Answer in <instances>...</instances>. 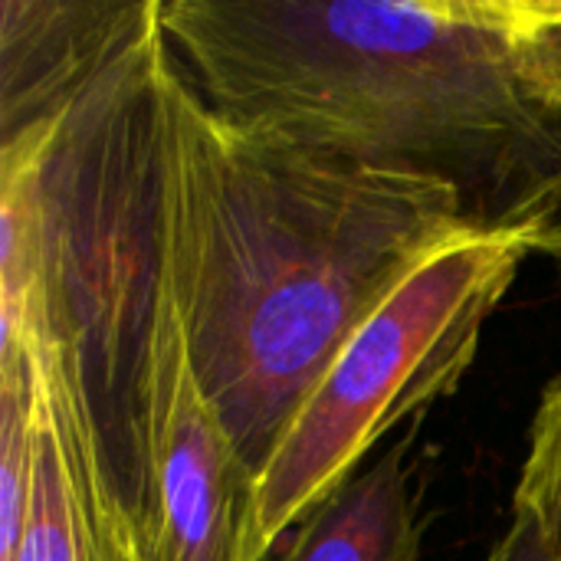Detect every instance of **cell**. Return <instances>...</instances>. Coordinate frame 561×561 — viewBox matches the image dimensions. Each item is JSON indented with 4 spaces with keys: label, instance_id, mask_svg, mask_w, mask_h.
Segmentation results:
<instances>
[{
    "label": "cell",
    "instance_id": "2",
    "mask_svg": "<svg viewBox=\"0 0 561 561\" xmlns=\"http://www.w3.org/2000/svg\"><path fill=\"white\" fill-rule=\"evenodd\" d=\"M168 56L158 0L62 112L0 138V368L33 365L62 457L112 483L141 542L168 299Z\"/></svg>",
    "mask_w": 561,
    "mask_h": 561
},
{
    "label": "cell",
    "instance_id": "4",
    "mask_svg": "<svg viewBox=\"0 0 561 561\" xmlns=\"http://www.w3.org/2000/svg\"><path fill=\"white\" fill-rule=\"evenodd\" d=\"M539 240V230L467 233L352 335L256 477V561L352 480L381 437L457 391L493 309Z\"/></svg>",
    "mask_w": 561,
    "mask_h": 561
},
{
    "label": "cell",
    "instance_id": "8",
    "mask_svg": "<svg viewBox=\"0 0 561 561\" xmlns=\"http://www.w3.org/2000/svg\"><path fill=\"white\" fill-rule=\"evenodd\" d=\"M10 561H95L89 536L79 519V510L72 503V490L66 480V467H62L59 444H56L53 424L46 417L39 388H36L33 496H30V513H26L16 552Z\"/></svg>",
    "mask_w": 561,
    "mask_h": 561
},
{
    "label": "cell",
    "instance_id": "12",
    "mask_svg": "<svg viewBox=\"0 0 561 561\" xmlns=\"http://www.w3.org/2000/svg\"><path fill=\"white\" fill-rule=\"evenodd\" d=\"M539 253H552L561 260V201L549 220V227L542 230V240H539Z\"/></svg>",
    "mask_w": 561,
    "mask_h": 561
},
{
    "label": "cell",
    "instance_id": "11",
    "mask_svg": "<svg viewBox=\"0 0 561 561\" xmlns=\"http://www.w3.org/2000/svg\"><path fill=\"white\" fill-rule=\"evenodd\" d=\"M486 561H556L546 539L539 536V529L523 519V516H513L506 536L493 546L490 559Z\"/></svg>",
    "mask_w": 561,
    "mask_h": 561
},
{
    "label": "cell",
    "instance_id": "6",
    "mask_svg": "<svg viewBox=\"0 0 561 561\" xmlns=\"http://www.w3.org/2000/svg\"><path fill=\"white\" fill-rule=\"evenodd\" d=\"M158 0L0 3V138L62 112L92 72L154 13Z\"/></svg>",
    "mask_w": 561,
    "mask_h": 561
},
{
    "label": "cell",
    "instance_id": "7",
    "mask_svg": "<svg viewBox=\"0 0 561 561\" xmlns=\"http://www.w3.org/2000/svg\"><path fill=\"white\" fill-rule=\"evenodd\" d=\"M421 542L408 444H394L309 510L266 561H417Z\"/></svg>",
    "mask_w": 561,
    "mask_h": 561
},
{
    "label": "cell",
    "instance_id": "9",
    "mask_svg": "<svg viewBox=\"0 0 561 561\" xmlns=\"http://www.w3.org/2000/svg\"><path fill=\"white\" fill-rule=\"evenodd\" d=\"M523 92L561 122V0H486Z\"/></svg>",
    "mask_w": 561,
    "mask_h": 561
},
{
    "label": "cell",
    "instance_id": "1",
    "mask_svg": "<svg viewBox=\"0 0 561 561\" xmlns=\"http://www.w3.org/2000/svg\"><path fill=\"white\" fill-rule=\"evenodd\" d=\"M161 102L171 289L194 375L260 477L352 335L483 227L437 178L362 168L220 115L174 56Z\"/></svg>",
    "mask_w": 561,
    "mask_h": 561
},
{
    "label": "cell",
    "instance_id": "3",
    "mask_svg": "<svg viewBox=\"0 0 561 561\" xmlns=\"http://www.w3.org/2000/svg\"><path fill=\"white\" fill-rule=\"evenodd\" d=\"M161 30L227 118L450 184L483 230H546L561 122L516 82L486 0H164Z\"/></svg>",
    "mask_w": 561,
    "mask_h": 561
},
{
    "label": "cell",
    "instance_id": "5",
    "mask_svg": "<svg viewBox=\"0 0 561 561\" xmlns=\"http://www.w3.org/2000/svg\"><path fill=\"white\" fill-rule=\"evenodd\" d=\"M256 473L207 401L168 276L148 398V561H256Z\"/></svg>",
    "mask_w": 561,
    "mask_h": 561
},
{
    "label": "cell",
    "instance_id": "10",
    "mask_svg": "<svg viewBox=\"0 0 561 561\" xmlns=\"http://www.w3.org/2000/svg\"><path fill=\"white\" fill-rule=\"evenodd\" d=\"M513 516L529 519L546 539L552 559L561 561V375L536 408Z\"/></svg>",
    "mask_w": 561,
    "mask_h": 561
}]
</instances>
